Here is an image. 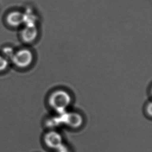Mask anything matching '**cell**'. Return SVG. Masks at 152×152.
<instances>
[{
    "label": "cell",
    "mask_w": 152,
    "mask_h": 152,
    "mask_svg": "<svg viewBox=\"0 0 152 152\" xmlns=\"http://www.w3.org/2000/svg\"><path fill=\"white\" fill-rule=\"evenodd\" d=\"M61 114V123L65 124L70 127L77 128L82 124V116L78 113H65Z\"/></svg>",
    "instance_id": "4"
},
{
    "label": "cell",
    "mask_w": 152,
    "mask_h": 152,
    "mask_svg": "<svg viewBox=\"0 0 152 152\" xmlns=\"http://www.w3.org/2000/svg\"><path fill=\"white\" fill-rule=\"evenodd\" d=\"M33 60L32 51L27 48H23L15 51L11 61L17 68L24 69L30 66Z\"/></svg>",
    "instance_id": "2"
},
{
    "label": "cell",
    "mask_w": 152,
    "mask_h": 152,
    "mask_svg": "<svg viewBox=\"0 0 152 152\" xmlns=\"http://www.w3.org/2000/svg\"><path fill=\"white\" fill-rule=\"evenodd\" d=\"M146 113L150 115V117L152 116V103L150 102L149 104L147 105L146 107Z\"/></svg>",
    "instance_id": "10"
},
{
    "label": "cell",
    "mask_w": 152,
    "mask_h": 152,
    "mask_svg": "<svg viewBox=\"0 0 152 152\" xmlns=\"http://www.w3.org/2000/svg\"><path fill=\"white\" fill-rule=\"evenodd\" d=\"M23 21V18L20 14H10L7 18V23L12 27H18Z\"/></svg>",
    "instance_id": "6"
},
{
    "label": "cell",
    "mask_w": 152,
    "mask_h": 152,
    "mask_svg": "<svg viewBox=\"0 0 152 152\" xmlns=\"http://www.w3.org/2000/svg\"><path fill=\"white\" fill-rule=\"evenodd\" d=\"M37 31L35 27H26L21 32V37L26 43H31L35 41Z\"/></svg>",
    "instance_id": "5"
},
{
    "label": "cell",
    "mask_w": 152,
    "mask_h": 152,
    "mask_svg": "<svg viewBox=\"0 0 152 152\" xmlns=\"http://www.w3.org/2000/svg\"><path fill=\"white\" fill-rule=\"evenodd\" d=\"M70 94L64 90H57L50 95L48 103L50 107L58 113H64L71 103Z\"/></svg>",
    "instance_id": "1"
},
{
    "label": "cell",
    "mask_w": 152,
    "mask_h": 152,
    "mask_svg": "<svg viewBox=\"0 0 152 152\" xmlns=\"http://www.w3.org/2000/svg\"><path fill=\"white\" fill-rule=\"evenodd\" d=\"M15 51L14 49L10 46H6L3 48L2 50V55L6 58L8 60L12 59Z\"/></svg>",
    "instance_id": "7"
},
{
    "label": "cell",
    "mask_w": 152,
    "mask_h": 152,
    "mask_svg": "<svg viewBox=\"0 0 152 152\" xmlns=\"http://www.w3.org/2000/svg\"><path fill=\"white\" fill-rule=\"evenodd\" d=\"M56 152H71L69 148H68V146H65L64 145H62L61 146H60L59 148H58Z\"/></svg>",
    "instance_id": "9"
},
{
    "label": "cell",
    "mask_w": 152,
    "mask_h": 152,
    "mask_svg": "<svg viewBox=\"0 0 152 152\" xmlns=\"http://www.w3.org/2000/svg\"><path fill=\"white\" fill-rule=\"evenodd\" d=\"M44 141L46 146L55 150H57L63 144L62 136L55 131H50L46 134Z\"/></svg>",
    "instance_id": "3"
},
{
    "label": "cell",
    "mask_w": 152,
    "mask_h": 152,
    "mask_svg": "<svg viewBox=\"0 0 152 152\" xmlns=\"http://www.w3.org/2000/svg\"><path fill=\"white\" fill-rule=\"evenodd\" d=\"M9 64V60L2 55H0V72L5 71L8 68Z\"/></svg>",
    "instance_id": "8"
}]
</instances>
